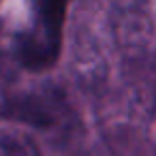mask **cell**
Listing matches in <instances>:
<instances>
[{
  "instance_id": "6da1fadb",
  "label": "cell",
  "mask_w": 156,
  "mask_h": 156,
  "mask_svg": "<svg viewBox=\"0 0 156 156\" xmlns=\"http://www.w3.org/2000/svg\"><path fill=\"white\" fill-rule=\"evenodd\" d=\"M69 0H34V20L22 41V62L30 69H47L60 54L62 22Z\"/></svg>"
}]
</instances>
